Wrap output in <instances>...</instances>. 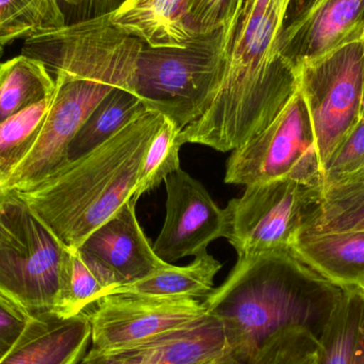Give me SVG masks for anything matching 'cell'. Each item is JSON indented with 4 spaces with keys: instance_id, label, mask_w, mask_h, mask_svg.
<instances>
[{
    "instance_id": "6da1fadb",
    "label": "cell",
    "mask_w": 364,
    "mask_h": 364,
    "mask_svg": "<svg viewBox=\"0 0 364 364\" xmlns=\"http://www.w3.org/2000/svg\"><path fill=\"white\" fill-rule=\"evenodd\" d=\"M143 46L109 15L26 38L21 53L42 62L55 87L38 142L6 182L8 192L32 190L68 164V145L102 100L117 87L134 92Z\"/></svg>"
},
{
    "instance_id": "7a4b0ae2",
    "label": "cell",
    "mask_w": 364,
    "mask_h": 364,
    "mask_svg": "<svg viewBox=\"0 0 364 364\" xmlns=\"http://www.w3.org/2000/svg\"><path fill=\"white\" fill-rule=\"evenodd\" d=\"M291 0H245L225 51L213 97L179 134L183 144L232 151L264 130L299 89V74L280 53Z\"/></svg>"
},
{
    "instance_id": "3957f363",
    "label": "cell",
    "mask_w": 364,
    "mask_h": 364,
    "mask_svg": "<svg viewBox=\"0 0 364 364\" xmlns=\"http://www.w3.org/2000/svg\"><path fill=\"white\" fill-rule=\"evenodd\" d=\"M344 290L290 247L277 248L239 256L203 303L222 324L229 354L243 363L282 329L299 327L318 339Z\"/></svg>"
},
{
    "instance_id": "277c9868",
    "label": "cell",
    "mask_w": 364,
    "mask_h": 364,
    "mask_svg": "<svg viewBox=\"0 0 364 364\" xmlns=\"http://www.w3.org/2000/svg\"><path fill=\"white\" fill-rule=\"evenodd\" d=\"M164 119L147 110L91 153L17 194L66 247L78 250L134 196L145 154Z\"/></svg>"
},
{
    "instance_id": "5b68a950",
    "label": "cell",
    "mask_w": 364,
    "mask_h": 364,
    "mask_svg": "<svg viewBox=\"0 0 364 364\" xmlns=\"http://www.w3.org/2000/svg\"><path fill=\"white\" fill-rule=\"evenodd\" d=\"M235 26L197 36L186 47L144 44L132 91L147 110L160 113L181 130L197 121L213 97Z\"/></svg>"
},
{
    "instance_id": "8992f818",
    "label": "cell",
    "mask_w": 364,
    "mask_h": 364,
    "mask_svg": "<svg viewBox=\"0 0 364 364\" xmlns=\"http://www.w3.org/2000/svg\"><path fill=\"white\" fill-rule=\"evenodd\" d=\"M70 248L17 193L0 205V293L31 316L57 312Z\"/></svg>"
},
{
    "instance_id": "52a82bcc",
    "label": "cell",
    "mask_w": 364,
    "mask_h": 364,
    "mask_svg": "<svg viewBox=\"0 0 364 364\" xmlns=\"http://www.w3.org/2000/svg\"><path fill=\"white\" fill-rule=\"evenodd\" d=\"M290 179L323 188V168L305 100L299 89L262 132L232 151L225 182L250 186Z\"/></svg>"
},
{
    "instance_id": "ba28073f",
    "label": "cell",
    "mask_w": 364,
    "mask_h": 364,
    "mask_svg": "<svg viewBox=\"0 0 364 364\" xmlns=\"http://www.w3.org/2000/svg\"><path fill=\"white\" fill-rule=\"evenodd\" d=\"M297 74L323 168L363 114V38L305 64Z\"/></svg>"
},
{
    "instance_id": "9c48e42d",
    "label": "cell",
    "mask_w": 364,
    "mask_h": 364,
    "mask_svg": "<svg viewBox=\"0 0 364 364\" xmlns=\"http://www.w3.org/2000/svg\"><path fill=\"white\" fill-rule=\"evenodd\" d=\"M322 198L321 186L290 179L250 184L225 208V237L237 256L289 248Z\"/></svg>"
},
{
    "instance_id": "30bf717a",
    "label": "cell",
    "mask_w": 364,
    "mask_h": 364,
    "mask_svg": "<svg viewBox=\"0 0 364 364\" xmlns=\"http://www.w3.org/2000/svg\"><path fill=\"white\" fill-rule=\"evenodd\" d=\"M91 324L92 350L108 352L134 346L207 316L200 299L113 294L85 312Z\"/></svg>"
},
{
    "instance_id": "8fae6325",
    "label": "cell",
    "mask_w": 364,
    "mask_h": 364,
    "mask_svg": "<svg viewBox=\"0 0 364 364\" xmlns=\"http://www.w3.org/2000/svg\"><path fill=\"white\" fill-rule=\"evenodd\" d=\"M166 216L154 252L166 262L197 256L208 245L226 235V212L205 186L179 168L166 181Z\"/></svg>"
},
{
    "instance_id": "7c38bea8",
    "label": "cell",
    "mask_w": 364,
    "mask_h": 364,
    "mask_svg": "<svg viewBox=\"0 0 364 364\" xmlns=\"http://www.w3.org/2000/svg\"><path fill=\"white\" fill-rule=\"evenodd\" d=\"M228 353L222 324L208 314L134 346L108 352L87 350L79 364H207Z\"/></svg>"
},
{
    "instance_id": "4fadbf2b",
    "label": "cell",
    "mask_w": 364,
    "mask_h": 364,
    "mask_svg": "<svg viewBox=\"0 0 364 364\" xmlns=\"http://www.w3.org/2000/svg\"><path fill=\"white\" fill-rule=\"evenodd\" d=\"M364 0H323L305 18L286 27L280 53L299 70L336 49L363 40Z\"/></svg>"
},
{
    "instance_id": "5bb4252c",
    "label": "cell",
    "mask_w": 364,
    "mask_h": 364,
    "mask_svg": "<svg viewBox=\"0 0 364 364\" xmlns=\"http://www.w3.org/2000/svg\"><path fill=\"white\" fill-rule=\"evenodd\" d=\"M136 201H126L114 215L94 230L79 250L112 269L122 284L142 279L171 263L160 259L136 215Z\"/></svg>"
},
{
    "instance_id": "9a60e30c",
    "label": "cell",
    "mask_w": 364,
    "mask_h": 364,
    "mask_svg": "<svg viewBox=\"0 0 364 364\" xmlns=\"http://www.w3.org/2000/svg\"><path fill=\"white\" fill-rule=\"evenodd\" d=\"M91 342L87 314H34L0 364H79Z\"/></svg>"
},
{
    "instance_id": "2e32d148",
    "label": "cell",
    "mask_w": 364,
    "mask_h": 364,
    "mask_svg": "<svg viewBox=\"0 0 364 364\" xmlns=\"http://www.w3.org/2000/svg\"><path fill=\"white\" fill-rule=\"evenodd\" d=\"M290 248L333 284L342 288H363L364 231L299 235Z\"/></svg>"
},
{
    "instance_id": "e0dca14e",
    "label": "cell",
    "mask_w": 364,
    "mask_h": 364,
    "mask_svg": "<svg viewBox=\"0 0 364 364\" xmlns=\"http://www.w3.org/2000/svg\"><path fill=\"white\" fill-rule=\"evenodd\" d=\"M191 0H126L109 15L111 23L151 47H186Z\"/></svg>"
},
{
    "instance_id": "ac0fdd59",
    "label": "cell",
    "mask_w": 364,
    "mask_h": 364,
    "mask_svg": "<svg viewBox=\"0 0 364 364\" xmlns=\"http://www.w3.org/2000/svg\"><path fill=\"white\" fill-rule=\"evenodd\" d=\"M222 264L207 250L195 256L194 261L186 267L168 264L151 275L119 284L107 295L134 294L157 297H188L205 301L214 290V278Z\"/></svg>"
},
{
    "instance_id": "d6986e66",
    "label": "cell",
    "mask_w": 364,
    "mask_h": 364,
    "mask_svg": "<svg viewBox=\"0 0 364 364\" xmlns=\"http://www.w3.org/2000/svg\"><path fill=\"white\" fill-rule=\"evenodd\" d=\"M316 364H364V294L346 288L318 338Z\"/></svg>"
},
{
    "instance_id": "ffe728a7",
    "label": "cell",
    "mask_w": 364,
    "mask_h": 364,
    "mask_svg": "<svg viewBox=\"0 0 364 364\" xmlns=\"http://www.w3.org/2000/svg\"><path fill=\"white\" fill-rule=\"evenodd\" d=\"M147 109L130 90L117 87L102 100L68 149V164L91 153L129 125Z\"/></svg>"
},
{
    "instance_id": "44dd1931",
    "label": "cell",
    "mask_w": 364,
    "mask_h": 364,
    "mask_svg": "<svg viewBox=\"0 0 364 364\" xmlns=\"http://www.w3.org/2000/svg\"><path fill=\"white\" fill-rule=\"evenodd\" d=\"M119 284L117 274L102 261L79 248L70 250L61 303L55 314L64 318L79 316Z\"/></svg>"
},
{
    "instance_id": "7402d4cb",
    "label": "cell",
    "mask_w": 364,
    "mask_h": 364,
    "mask_svg": "<svg viewBox=\"0 0 364 364\" xmlns=\"http://www.w3.org/2000/svg\"><path fill=\"white\" fill-rule=\"evenodd\" d=\"M55 79L46 66L21 55L0 65V123L55 92Z\"/></svg>"
},
{
    "instance_id": "603a6c76",
    "label": "cell",
    "mask_w": 364,
    "mask_h": 364,
    "mask_svg": "<svg viewBox=\"0 0 364 364\" xmlns=\"http://www.w3.org/2000/svg\"><path fill=\"white\" fill-rule=\"evenodd\" d=\"M51 97L0 123V182L4 186L38 142L48 114Z\"/></svg>"
},
{
    "instance_id": "cb8c5ba5",
    "label": "cell",
    "mask_w": 364,
    "mask_h": 364,
    "mask_svg": "<svg viewBox=\"0 0 364 364\" xmlns=\"http://www.w3.org/2000/svg\"><path fill=\"white\" fill-rule=\"evenodd\" d=\"M348 230L364 231V181L323 191L322 201L297 235Z\"/></svg>"
},
{
    "instance_id": "d4e9b609",
    "label": "cell",
    "mask_w": 364,
    "mask_h": 364,
    "mask_svg": "<svg viewBox=\"0 0 364 364\" xmlns=\"http://www.w3.org/2000/svg\"><path fill=\"white\" fill-rule=\"evenodd\" d=\"M66 25L59 0H0V46Z\"/></svg>"
},
{
    "instance_id": "484cf974",
    "label": "cell",
    "mask_w": 364,
    "mask_h": 364,
    "mask_svg": "<svg viewBox=\"0 0 364 364\" xmlns=\"http://www.w3.org/2000/svg\"><path fill=\"white\" fill-rule=\"evenodd\" d=\"M181 132V128L164 117L161 127L145 154L132 200L136 203L143 194L151 192L166 181L168 175L181 168L179 151L183 145L179 138Z\"/></svg>"
},
{
    "instance_id": "4316f807",
    "label": "cell",
    "mask_w": 364,
    "mask_h": 364,
    "mask_svg": "<svg viewBox=\"0 0 364 364\" xmlns=\"http://www.w3.org/2000/svg\"><path fill=\"white\" fill-rule=\"evenodd\" d=\"M318 339L299 327L282 329L242 364H316Z\"/></svg>"
},
{
    "instance_id": "83f0119b",
    "label": "cell",
    "mask_w": 364,
    "mask_h": 364,
    "mask_svg": "<svg viewBox=\"0 0 364 364\" xmlns=\"http://www.w3.org/2000/svg\"><path fill=\"white\" fill-rule=\"evenodd\" d=\"M364 168V114L323 166V190Z\"/></svg>"
},
{
    "instance_id": "f1b7e54d",
    "label": "cell",
    "mask_w": 364,
    "mask_h": 364,
    "mask_svg": "<svg viewBox=\"0 0 364 364\" xmlns=\"http://www.w3.org/2000/svg\"><path fill=\"white\" fill-rule=\"evenodd\" d=\"M245 0H191L188 29L194 38L213 33L239 21Z\"/></svg>"
},
{
    "instance_id": "f546056e",
    "label": "cell",
    "mask_w": 364,
    "mask_h": 364,
    "mask_svg": "<svg viewBox=\"0 0 364 364\" xmlns=\"http://www.w3.org/2000/svg\"><path fill=\"white\" fill-rule=\"evenodd\" d=\"M32 316L0 293V360L14 346Z\"/></svg>"
},
{
    "instance_id": "4dcf8cb0",
    "label": "cell",
    "mask_w": 364,
    "mask_h": 364,
    "mask_svg": "<svg viewBox=\"0 0 364 364\" xmlns=\"http://www.w3.org/2000/svg\"><path fill=\"white\" fill-rule=\"evenodd\" d=\"M126 0H59L66 23L112 14Z\"/></svg>"
},
{
    "instance_id": "1f68e13d",
    "label": "cell",
    "mask_w": 364,
    "mask_h": 364,
    "mask_svg": "<svg viewBox=\"0 0 364 364\" xmlns=\"http://www.w3.org/2000/svg\"><path fill=\"white\" fill-rule=\"evenodd\" d=\"M323 0H291L287 12L284 28L294 25L305 18Z\"/></svg>"
},
{
    "instance_id": "d6a6232c",
    "label": "cell",
    "mask_w": 364,
    "mask_h": 364,
    "mask_svg": "<svg viewBox=\"0 0 364 364\" xmlns=\"http://www.w3.org/2000/svg\"><path fill=\"white\" fill-rule=\"evenodd\" d=\"M364 181V168H361L359 172L355 173L352 176L348 177V178L344 179V181L338 182L335 186H329V188H333V186H350V184H356L360 183V182ZM326 190V188H325Z\"/></svg>"
},
{
    "instance_id": "836d02e7",
    "label": "cell",
    "mask_w": 364,
    "mask_h": 364,
    "mask_svg": "<svg viewBox=\"0 0 364 364\" xmlns=\"http://www.w3.org/2000/svg\"><path fill=\"white\" fill-rule=\"evenodd\" d=\"M213 364H242L239 363V361L235 360L230 354H226L225 356H223L222 358L218 359V361H215Z\"/></svg>"
},
{
    "instance_id": "e575fe53",
    "label": "cell",
    "mask_w": 364,
    "mask_h": 364,
    "mask_svg": "<svg viewBox=\"0 0 364 364\" xmlns=\"http://www.w3.org/2000/svg\"><path fill=\"white\" fill-rule=\"evenodd\" d=\"M9 192L4 188V184L0 182V205L4 203V201L6 200V197H8Z\"/></svg>"
},
{
    "instance_id": "d590c367",
    "label": "cell",
    "mask_w": 364,
    "mask_h": 364,
    "mask_svg": "<svg viewBox=\"0 0 364 364\" xmlns=\"http://www.w3.org/2000/svg\"><path fill=\"white\" fill-rule=\"evenodd\" d=\"M2 55H4V47L0 46V65H1Z\"/></svg>"
},
{
    "instance_id": "8d00e7d4",
    "label": "cell",
    "mask_w": 364,
    "mask_h": 364,
    "mask_svg": "<svg viewBox=\"0 0 364 364\" xmlns=\"http://www.w3.org/2000/svg\"><path fill=\"white\" fill-rule=\"evenodd\" d=\"M360 289H361V291H363V294H364V287H363V288H360Z\"/></svg>"
},
{
    "instance_id": "74e56055",
    "label": "cell",
    "mask_w": 364,
    "mask_h": 364,
    "mask_svg": "<svg viewBox=\"0 0 364 364\" xmlns=\"http://www.w3.org/2000/svg\"><path fill=\"white\" fill-rule=\"evenodd\" d=\"M218 361V360H216ZM214 363H215V361H214ZM214 363H207V364H213Z\"/></svg>"
},
{
    "instance_id": "f35d334b",
    "label": "cell",
    "mask_w": 364,
    "mask_h": 364,
    "mask_svg": "<svg viewBox=\"0 0 364 364\" xmlns=\"http://www.w3.org/2000/svg\"><path fill=\"white\" fill-rule=\"evenodd\" d=\"M363 114H364V100H363Z\"/></svg>"
},
{
    "instance_id": "ab89813d",
    "label": "cell",
    "mask_w": 364,
    "mask_h": 364,
    "mask_svg": "<svg viewBox=\"0 0 364 364\" xmlns=\"http://www.w3.org/2000/svg\"><path fill=\"white\" fill-rule=\"evenodd\" d=\"M363 40H364V33H363Z\"/></svg>"
}]
</instances>
